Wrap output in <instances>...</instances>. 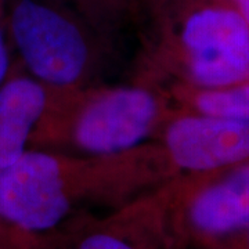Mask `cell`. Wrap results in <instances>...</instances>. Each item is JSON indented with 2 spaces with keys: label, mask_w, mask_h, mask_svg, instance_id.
I'll return each mask as SVG.
<instances>
[{
  "label": "cell",
  "mask_w": 249,
  "mask_h": 249,
  "mask_svg": "<svg viewBox=\"0 0 249 249\" xmlns=\"http://www.w3.org/2000/svg\"><path fill=\"white\" fill-rule=\"evenodd\" d=\"M157 169L145 147L104 157L29 150L0 169V241L49 249L90 217L89 206L121 208L147 194Z\"/></svg>",
  "instance_id": "1"
},
{
  "label": "cell",
  "mask_w": 249,
  "mask_h": 249,
  "mask_svg": "<svg viewBox=\"0 0 249 249\" xmlns=\"http://www.w3.org/2000/svg\"><path fill=\"white\" fill-rule=\"evenodd\" d=\"M175 108L169 90L142 78L126 85L100 82L76 90H53L31 150L76 157L129 151L151 142Z\"/></svg>",
  "instance_id": "2"
},
{
  "label": "cell",
  "mask_w": 249,
  "mask_h": 249,
  "mask_svg": "<svg viewBox=\"0 0 249 249\" xmlns=\"http://www.w3.org/2000/svg\"><path fill=\"white\" fill-rule=\"evenodd\" d=\"M139 78L213 89L249 79V28L229 3L202 4L166 28Z\"/></svg>",
  "instance_id": "3"
},
{
  "label": "cell",
  "mask_w": 249,
  "mask_h": 249,
  "mask_svg": "<svg viewBox=\"0 0 249 249\" xmlns=\"http://www.w3.org/2000/svg\"><path fill=\"white\" fill-rule=\"evenodd\" d=\"M169 249H232L249 230V160L158 188Z\"/></svg>",
  "instance_id": "4"
},
{
  "label": "cell",
  "mask_w": 249,
  "mask_h": 249,
  "mask_svg": "<svg viewBox=\"0 0 249 249\" xmlns=\"http://www.w3.org/2000/svg\"><path fill=\"white\" fill-rule=\"evenodd\" d=\"M10 37L28 75L57 91L100 83L107 60L70 16L40 0H18L9 19Z\"/></svg>",
  "instance_id": "5"
},
{
  "label": "cell",
  "mask_w": 249,
  "mask_h": 249,
  "mask_svg": "<svg viewBox=\"0 0 249 249\" xmlns=\"http://www.w3.org/2000/svg\"><path fill=\"white\" fill-rule=\"evenodd\" d=\"M152 142L172 178L213 173L249 160V122L176 107Z\"/></svg>",
  "instance_id": "6"
},
{
  "label": "cell",
  "mask_w": 249,
  "mask_h": 249,
  "mask_svg": "<svg viewBox=\"0 0 249 249\" xmlns=\"http://www.w3.org/2000/svg\"><path fill=\"white\" fill-rule=\"evenodd\" d=\"M49 249H169L158 188L104 217L83 219Z\"/></svg>",
  "instance_id": "7"
},
{
  "label": "cell",
  "mask_w": 249,
  "mask_h": 249,
  "mask_svg": "<svg viewBox=\"0 0 249 249\" xmlns=\"http://www.w3.org/2000/svg\"><path fill=\"white\" fill-rule=\"evenodd\" d=\"M53 97V89L25 73H10L0 86V169L31 150L32 137Z\"/></svg>",
  "instance_id": "8"
},
{
  "label": "cell",
  "mask_w": 249,
  "mask_h": 249,
  "mask_svg": "<svg viewBox=\"0 0 249 249\" xmlns=\"http://www.w3.org/2000/svg\"><path fill=\"white\" fill-rule=\"evenodd\" d=\"M169 90L175 106L181 109L249 122V79L230 86L202 89L172 85Z\"/></svg>",
  "instance_id": "9"
},
{
  "label": "cell",
  "mask_w": 249,
  "mask_h": 249,
  "mask_svg": "<svg viewBox=\"0 0 249 249\" xmlns=\"http://www.w3.org/2000/svg\"><path fill=\"white\" fill-rule=\"evenodd\" d=\"M11 71V60H10V49L6 40L4 32L0 28V86L6 82Z\"/></svg>",
  "instance_id": "10"
},
{
  "label": "cell",
  "mask_w": 249,
  "mask_h": 249,
  "mask_svg": "<svg viewBox=\"0 0 249 249\" xmlns=\"http://www.w3.org/2000/svg\"><path fill=\"white\" fill-rule=\"evenodd\" d=\"M227 3L238 11L249 28V0H227Z\"/></svg>",
  "instance_id": "11"
},
{
  "label": "cell",
  "mask_w": 249,
  "mask_h": 249,
  "mask_svg": "<svg viewBox=\"0 0 249 249\" xmlns=\"http://www.w3.org/2000/svg\"><path fill=\"white\" fill-rule=\"evenodd\" d=\"M232 249H249V230L241 237V240Z\"/></svg>",
  "instance_id": "12"
},
{
  "label": "cell",
  "mask_w": 249,
  "mask_h": 249,
  "mask_svg": "<svg viewBox=\"0 0 249 249\" xmlns=\"http://www.w3.org/2000/svg\"><path fill=\"white\" fill-rule=\"evenodd\" d=\"M0 249H11L10 247H7L6 244H3L1 241H0Z\"/></svg>",
  "instance_id": "13"
},
{
  "label": "cell",
  "mask_w": 249,
  "mask_h": 249,
  "mask_svg": "<svg viewBox=\"0 0 249 249\" xmlns=\"http://www.w3.org/2000/svg\"><path fill=\"white\" fill-rule=\"evenodd\" d=\"M0 16H1V0H0Z\"/></svg>",
  "instance_id": "14"
}]
</instances>
